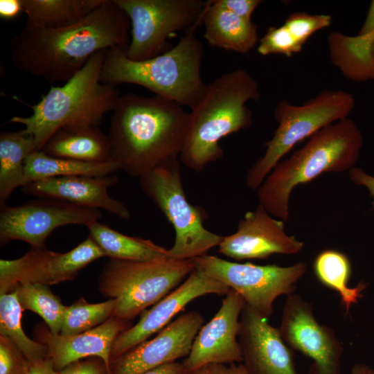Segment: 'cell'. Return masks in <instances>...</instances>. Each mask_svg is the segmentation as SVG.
<instances>
[{"label":"cell","instance_id":"cell-1","mask_svg":"<svg viewBox=\"0 0 374 374\" xmlns=\"http://www.w3.org/2000/svg\"><path fill=\"white\" fill-rule=\"evenodd\" d=\"M131 24L115 0L103 1L81 21L64 28H43L26 22L10 44L11 60L19 71L53 83L66 82L96 53L124 51Z\"/></svg>","mask_w":374,"mask_h":374},{"label":"cell","instance_id":"cell-2","mask_svg":"<svg viewBox=\"0 0 374 374\" xmlns=\"http://www.w3.org/2000/svg\"><path fill=\"white\" fill-rule=\"evenodd\" d=\"M188 118L182 106L159 96H119L107 136L112 161L140 178L162 162L179 158Z\"/></svg>","mask_w":374,"mask_h":374},{"label":"cell","instance_id":"cell-3","mask_svg":"<svg viewBox=\"0 0 374 374\" xmlns=\"http://www.w3.org/2000/svg\"><path fill=\"white\" fill-rule=\"evenodd\" d=\"M260 97L258 82L242 69L225 73L206 84L188 113L180 163L199 172L222 159L224 153L220 141L252 125L246 103Z\"/></svg>","mask_w":374,"mask_h":374},{"label":"cell","instance_id":"cell-4","mask_svg":"<svg viewBox=\"0 0 374 374\" xmlns=\"http://www.w3.org/2000/svg\"><path fill=\"white\" fill-rule=\"evenodd\" d=\"M362 145L361 132L348 118L322 128L267 175L256 190L259 204L273 217L287 221L290 198L295 187L324 172L348 171L354 167Z\"/></svg>","mask_w":374,"mask_h":374},{"label":"cell","instance_id":"cell-5","mask_svg":"<svg viewBox=\"0 0 374 374\" xmlns=\"http://www.w3.org/2000/svg\"><path fill=\"white\" fill-rule=\"evenodd\" d=\"M197 25L188 29L170 50L149 60L133 61L120 48L107 49L101 82L114 87L137 84L191 109L206 87L201 75L204 47L194 33Z\"/></svg>","mask_w":374,"mask_h":374},{"label":"cell","instance_id":"cell-6","mask_svg":"<svg viewBox=\"0 0 374 374\" xmlns=\"http://www.w3.org/2000/svg\"><path fill=\"white\" fill-rule=\"evenodd\" d=\"M106 50L91 56L87 64L62 86L52 87L35 105L30 116H13L10 121L24 126L33 136L36 150H42L60 129L99 126L119 98L116 87L100 81Z\"/></svg>","mask_w":374,"mask_h":374},{"label":"cell","instance_id":"cell-7","mask_svg":"<svg viewBox=\"0 0 374 374\" xmlns=\"http://www.w3.org/2000/svg\"><path fill=\"white\" fill-rule=\"evenodd\" d=\"M195 268L192 259L110 258L99 276L98 287L103 296L116 301L114 316L132 321L179 286Z\"/></svg>","mask_w":374,"mask_h":374},{"label":"cell","instance_id":"cell-8","mask_svg":"<svg viewBox=\"0 0 374 374\" xmlns=\"http://www.w3.org/2000/svg\"><path fill=\"white\" fill-rule=\"evenodd\" d=\"M355 106L353 96L344 90H325L302 105L286 100L279 102L274 110L278 123L266 150L250 167L246 185L257 190L267 175L299 142L310 138L322 128L348 118Z\"/></svg>","mask_w":374,"mask_h":374},{"label":"cell","instance_id":"cell-9","mask_svg":"<svg viewBox=\"0 0 374 374\" xmlns=\"http://www.w3.org/2000/svg\"><path fill=\"white\" fill-rule=\"evenodd\" d=\"M144 194L163 213L175 231L168 257L194 259L218 247L223 236L205 228L206 213L187 199L178 157L168 159L139 178Z\"/></svg>","mask_w":374,"mask_h":374},{"label":"cell","instance_id":"cell-10","mask_svg":"<svg viewBox=\"0 0 374 374\" xmlns=\"http://www.w3.org/2000/svg\"><path fill=\"white\" fill-rule=\"evenodd\" d=\"M130 20V40L124 51L133 61L160 55L172 47L176 32L202 21L207 2L202 0H115Z\"/></svg>","mask_w":374,"mask_h":374},{"label":"cell","instance_id":"cell-11","mask_svg":"<svg viewBox=\"0 0 374 374\" xmlns=\"http://www.w3.org/2000/svg\"><path fill=\"white\" fill-rule=\"evenodd\" d=\"M193 260L197 267L234 290L247 306L267 319L276 299L294 293L296 283L307 271L304 261L282 267L238 263L208 254Z\"/></svg>","mask_w":374,"mask_h":374},{"label":"cell","instance_id":"cell-12","mask_svg":"<svg viewBox=\"0 0 374 374\" xmlns=\"http://www.w3.org/2000/svg\"><path fill=\"white\" fill-rule=\"evenodd\" d=\"M100 217L98 209L50 198H39L18 206L6 205L0 211V242L3 245L18 240L31 247H42L55 229L69 224L87 227Z\"/></svg>","mask_w":374,"mask_h":374},{"label":"cell","instance_id":"cell-13","mask_svg":"<svg viewBox=\"0 0 374 374\" xmlns=\"http://www.w3.org/2000/svg\"><path fill=\"white\" fill-rule=\"evenodd\" d=\"M104 256L90 235L65 253L51 251L45 247H31L19 258L0 260V295L14 292L21 283L49 286L71 280L80 269Z\"/></svg>","mask_w":374,"mask_h":374},{"label":"cell","instance_id":"cell-14","mask_svg":"<svg viewBox=\"0 0 374 374\" xmlns=\"http://www.w3.org/2000/svg\"><path fill=\"white\" fill-rule=\"evenodd\" d=\"M285 343L313 361V374H340L344 348L335 331L318 322L301 295L287 296L278 328Z\"/></svg>","mask_w":374,"mask_h":374},{"label":"cell","instance_id":"cell-15","mask_svg":"<svg viewBox=\"0 0 374 374\" xmlns=\"http://www.w3.org/2000/svg\"><path fill=\"white\" fill-rule=\"evenodd\" d=\"M229 290L225 284L195 266L179 286L150 310L143 311L134 326L117 336L112 345L111 361L159 332L193 300L206 294H226Z\"/></svg>","mask_w":374,"mask_h":374},{"label":"cell","instance_id":"cell-16","mask_svg":"<svg viewBox=\"0 0 374 374\" xmlns=\"http://www.w3.org/2000/svg\"><path fill=\"white\" fill-rule=\"evenodd\" d=\"M204 317L196 311L179 315L158 335L110 362V374H139L189 355Z\"/></svg>","mask_w":374,"mask_h":374},{"label":"cell","instance_id":"cell-17","mask_svg":"<svg viewBox=\"0 0 374 374\" xmlns=\"http://www.w3.org/2000/svg\"><path fill=\"white\" fill-rule=\"evenodd\" d=\"M244 305L242 296L230 289L217 313L199 330L189 355L182 362L188 374L210 364L242 362L237 337Z\"/></svg>","mask_w":374,"mask_h":374},{"label":"cell","instance_id":"cell-18","mask_svg":"<svg viewBox=\"0 0 374 374\" xmlns=\"http://www.w3.org/2000/svg\"><path fill=\"white\" fill-rule=\"evenodd\" d=\"M303 242L285 230V222L275 219L260 204L247 211L237 231L223 236L217 251L236 260L266 259L274 254L294 255L303 248Z\"/></svg>","mask_w":374,"mask_h":374},{"label":"cell","instance_id":"cell-19","mask_svg":"<svg viewBox=\"0 0 374 374\" xmlns=\"http://www.w3.org/2000/svg\"><path fill=\"white\" fill-rule=\"evenodd\" d=\"M240 321L239 343L249 374H297L292 353L278 328L246 305Z\"/></svg>","mask_w":374,"mask_h":374},{"label":"cell","instance_id":"cell-20","mask_svg":"<svg viewBox=\"0 0 374 374\" xmlns=\"http://www.w3.org/2000/svg\"><path fill=\"white\" fill-rule=\"evenodd\" d=\"M131 326V321L113 315L100 325L77 335H53L44 326H37L35 334L37 341L46 346L48 357L58 371L89 357L101 358L110 370L113 343L120 333Z\"/></svg>","mask_w":374,"mask_h":374},{"label":"cell","instance_id":"cell-21","mask_svg":"<svg viewBox=\"0 0 374 374\" xmlns=\"http://www.w3.org/2000/svg\"><path fill=\"white\" fill-rule=\"evenodd\" d=\"M115 175L71 176L33 181L21 191L39 198H50L95 209H104L125 220L131 215L123 202L112 197L108 189L118 182Z\"/></svg>","mask_w":374,"mask_h":374},{"label":"cell","instance_id":"cell-22","mask_svg":"<svg viewBox=\"0 0 374 374\" xmlns=\"http://www.w3.org/2000/svg\"><path fill=\"white\" fill-rule=\"evenodd\" d=\"M202 21L205 28L204 37L213 47L244 54L257 44L256 24L217 6L212 1L207 2Z\"/></svg>","mask_w":374,"mask_h":374},{"label":"cell","instance_id":"cell-23","mask_svg":"<svg viewBox=\"0 0 374 374\" xmlns=\"http://www.w3.org/2000/svg\"><path fill=\"white\" fill-rule=\"evenodd\" d=\"M42 150L52 157L81 161H112L108 136L99 126L61 128L50 138Z\"/></svg>","mask_w":374,"mask_h":374},{"label":"cell","instance_id":"cell-24","mask_svg":"<svg viewBox=\"0 0 374 374\" xmlns=\"http://www.w3.org/2000/svg\"><path fill=\"white\" fill-rule=\"evenodd\" d=\"M374 31L348 36L339 32L328 37L330 60L347 78L362 81L374 78Z\"/></svg>","mask_w":374,"mask_h":374},{"label":"cell","instance_id":"cell-25","mask_svg":"<svg viewBox=\"0 0 374 374\" xmlns=\"http://www.w3.org/2000/svg\"><path fill=\"white\" fill-rule=\"evenodd\" d=\"M118 170V165L112 161L103 163L81 161L52 157L42 150H35L28 156L25 161L24 185L56 177L107 176Z\"/></svg>","mask_w":374,"mask_h":374},{"label":"cell","instance_id":"cell-26","mask_svg":"<svg viewBox=\"0 0 374 374\" xmlns=\"http://www.w3.org/2000/svg\"><path fill=\"white\" fill-rule=\"evenodd\" d=\"M35 150L33 136L22 130L0 133V207L15 189L24 186L25 161Z\"/></svg>","mask_w":374,"mask_h":374},{"label":"cell","instance_id":"cell-27","mask_svg":"<svg viewBox=\"0 0 374 374\" xmlns=\"http://www.w3.org/2000/svg\"><path fill=\"white\" fill-rule=\"evenodd\" d=\"M27 22L43 28H60L75 24L93 11L103 0H21Z\"/></svg>","mask_w":374,"mask_h":374},{"label":"cell","instance_id":"cell-28","mask_svg":"<svg viewBox=\"0 0 374 374\" xmlns=\"http://www.w3.org/2000/svg\"><path fill=\"white\" fill-rule=\"evenodd\" d=\"M87 228L89 235L110 258L144 261L168 257V249L152 240L123 234L98 221Z\"/></svg>","mask_w":374,"mask_h":374},{"label":"cell","instance_id":"cell-29","mask_svg":"<svg viewBox=\"0 0 374 374\" xmlns=\"http://www.w3.org/2000/svg\"><path fill=\"white\" fill-rule=\"evenodd\" d=\"M313 268L318 280L338 293L346 313L363 297L365 282L361 281L354 287L348 286L351 265L344 253L334 249L324 250L316 256Z\"/></svg>","mask_w":374,"mask_h":374},{"label":"cell","instance_id":"cell-30","mask_svg":"<svg viewBox=\"0 0 374 374\" xmlns=\"http://www.w3.org/2000/svg\"><path fill=\"white\" fill-rule=\"evenodd\" d=\"M23 310L15 291L0 296V335L10 338L33 363L48 357L47 348L24 332L21 324Z\"/></svg>","mask_w":374,"mask_h":374},{"label":"cell","instance_id":"cell-31","mask_svg":"<svg viewBox=\"0 0 374 374\" xmlns=\"http://www.w3.org/2000/svg\"><path fill=\"white\" fill-rule=\"evenodd\" d=\"M15 292L23 310H30L42 318L53 335L60 334L67 306L54 294L48 285L26 283L19 284Z\"/></svg>","mask_w":374,"mask_h":374},{"label":"cell","instance_id":"cell-32","mask_svg":"<svg viewBox=\"0 0 374 374\" xmlns=\"http://www.w3.org/2000/svg\"><path fill=\"white\" fill-rule=\"evenodd\" d=\"M115 299L90 303L80 298L67 306L64 314L60 335H73L89 330L106 321L114 315Z\"/></svg>","mask_w":374,"mask_h":374},{"label":"cell","instance_id":"cell-33","mask_svg":"<svg viewBox=\"0 0 374 374\" xmlns=\"http://www.w3.org/2000/svg\"><path fill=\"white\" fill-rule=\"evenodd\" d=\"M303 44L283 26L269 28L260 38L257 51L262 55L281 54L291 57L301 51Z\"/></svg>","mask_w":374,"mask_h":374},{"label":"cell","instance_id":"cell-34","mask_svg":"<svg viewBox=\"0 0 374 374\" xmlns=\"http://www.w3.org/2000/svg\"><path fill=\"white\" fill-rule=\"evenodd\" d=\"M332 22L329 15H311L306 12H294L285 19L283 26L304 44L315 32L328 27Z\"/></svg>","mask_w":374,"mask_h":374},{"label":"cell","instance_id":"cell-35","mask_svg":"<svg viewBox=\"0 0 374 374\" xmlns=\"http://www.w3.org/2000/svg\"><path fill=\"white\" fill-rule=\"evenodd\" d=\"M30 362L8 337L0 335V374H27Z\"/></svg>","mask_w":374,"mask_h":374},{"label":"cell","instance_id":"cell-36","mask_svg":"<svg viewBox=\"0 0 374 374\" xmlns=\"http://www.w3.org/2000/svg\"><path fill=\"white\" fill-rule=\"evenodd\" d=\"M60 374H110V370L101 358L89 357L71 363Z\"/></svg>","mask_w":374,"mask_h":374},{"label":"cell","instance_id":"cell-37","mask_svg":"<svg viewBox=\"0 0 374 374\" xmlns=\"http://www.w3.org/2000/svg\"><path fill=\"white\" fill-rule=\"evenodd\" d=\"M212 2L247 20L256 8L262 2L260 0H213Z\"/></svg>","mask_w":374,"mask_h":374},{"label":"cell","instance_id":"cell-38","mask_svg":"<svg viewBox=\"0 0 374 374\" xmlns=\"http://www.w3.org/2000/svg\"><path fill=\"white\" fill-rule=\"evenodd\" d=\"M350 179L355 184L366 187L372 197V209L374 211V177L359 168L353 167L348 171Z\"/></svg>","mask_w":374,"mask_h":374},{"label":"cell","instance_id":"cell-39","mask_svg":"<svg viewBox=\"0 0 374 374\" xmlns=\"http://www.w3.org/2000/svg\"><path fill=\"white\" fill-rule=\"evenodd\" d=\"M206 367L209 374H249L243 364H213Z\"/></svg>","mask_w":374,"mask_h":374},{"label":"cell","instance_id":"cell-40","mask_svg":"<svg viewBox=\"0 0 374 374\" xmlns=\"http://www.w3.org/2000/svg\"><path fill=\"white\" fill-rule=\"evenodd\" d=\"M23 11L21 0H1L0 16L3 19H12Z\"/></svg>","mask_w":374,"mask_h":374},{"label":"cell","instance_id":"cell-41","mask_svg":"<svg viewBox=\"0 0 374 374\" xmlns=\"http://www.w3.org/2000/svg\"><path fill=\"white\" fill-rule=\"evenodd\" d=\"M27 374H60V371L55 368L53 362L47 357L44 359L30 363Z\"/></svg>","mask_w":374,"mask_h":374},{"label":"cell","instance_id":"cell-42","mask_svg":"<svg viewBox=\"0 0 374 374\" xmlns=\"http://www.w3.org/2000/svg\"><path fill=\"white\" fill-rule=\"evenodd\" d=\"M139 374H188L183 364L172 362L150 369Z\"/></svg>","mask_w":374,"mask_h":374},{"label":"cell","instance_id":"cell-43","mask_svg":"<svg viewBox=\"0 0 374 374\" xmlns=\"http://www.w3.org/2000/svg\"><path fill=\"white\" fill-rule=\"evenodd\" d=\"M374 31V1L370 5L368 12L365 22L360 29L358 35H366Z\"/></svg>","mask_w":374,"mask_h":374},{"label":"cell","instance_id":"cell-44","mask_svg":"<svg viewBox=\"0 0 374 374\" xmlns=\"http://www.w3.org/2000/svg\"><path fill=\"white\" fill-rule=\"evenodd\" d=\"M350 374H374V369L366 364L358 363L353 366Z\"/></svg>","mask_w":374,"mask_h":374},{"label":"cell","instance_id":"cell-45","mask_svg":"<svg viewBox=\"0 0 374 374\" xmlns=\"http://www.w3.org/2000/svg\"><path fill=\"white\" fill-rule=\"evenodd\" d=\"M191 374H209V373H208L207 367L204 366V367H203L202 368H199V369L197 370L196 371L192 373Z\"/></svg>","mask_w":374,"mask_h":374},{"label":"cell","instance_id":"cell-46","mask_svg":"<svg viewBox=\"0 0 374 374\" xmlns=\"http://www.w3.org/2000/svg\"><path fill=\"white\" fill-rule=\"evenodd\" d=\"M373 59H374V42H373Z\"/></svg>","mask_w":374,"mask_h":374}]
</instances>
